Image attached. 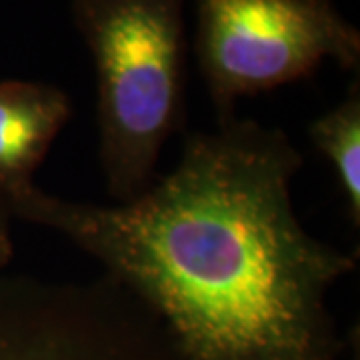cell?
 Wrapping results in <instances>:
<instances>
[{"label":"cell","instance_id":"obj_2","mask_svg":"<svg viewBox=\"0 0 360 360\" xmlns=\"http://www.w3.org/2000/svg\"><path fill=\"white\" fill-rule=\"evenodd\" d=\"M186 0H70L94 65L98 160L116 205L156 180L186 120Z\"/></svg>","mask_w":360,"mask_h":360},{"label":"cell","instance_id":"obj_7","mask_svg":"<svg viewBox=\"0 0 360 360\" xmlns=\"http://www.w3.org/2000/svg\"><path fill=\"white\" fill-rule=\"evenodd\" d=\"M11 208L0 198V269L8 264L13 257V238H11Z\"/></svg>","mask_w":360,"mask_h":360},{"label":"cell","instance_id":"obj_5","mask_svg":"<svg viewBox=\"0 0 360 360\" xmlns=\"http://www.w3.org/2000/svg\"><path fill=\"white\" fill-rule=\"evenodd\" d=\"M72 116L65 90L37 80H0V198L8 205L34 174Z\"/></svg>","mask_w":360,"mask_h":360},{"label":"cell","instance_id":"obj_4","mask_svg":"<svg viewBox=\"0 0 360 360\" xmlns=\"http://www.w3.org/2000/svg\"><path fill=\"white\" fill-rule=\"evenodd\" d=\"M0 321V360H182L156 316L127 288L30 283Z\"/></svg>","mask_w":360,"mask_h":360},{"label":"cell","instance_id":"obj_3","mask_svg":"<svg viewBox=\"0 0 360 360\" xmlns=\"http://www.w3.org/2000/svg\"><path fill=\"white\" fill-rule=\"evenodd\" d=\"M196 60L217 112L310 77L324 60L359 72L360 32L333 0H193Z\"/></svg>","mask_w":360,"mask_h":360},{"label":"cell","instance_id":"obj_6","mask_svg":"<svg viewBox=\"0 0 360 360\" xmlns=\"http://www.w3.org/2000/svg\"><path fill=\"white\" fill-rule=\"evenodd\" d=\"M312 146L335 170L352 229H360V86L350 84L340 103L316 116L309 127Z\"/></svg>","mask_w":360,"mask_h":360},{"label":"cell","instance_id":"obj_1","mask_svg":"<svg viewBox=\"0 0 360 360\" xmlns=\"http://www.w3.org/2000/svg\"><path fill=\"white\" fill-rule=\"evenodd\" d=\"M300 168L284 130L231 116L186 134L179 165L130 202H77L34 184L8 208L101 262L182 360H338L328 292L356 255L298 220Z\"/></svg>","mask_w":360,"mask_h":360}]
</instances>
